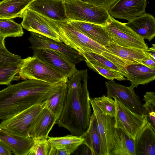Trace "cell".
<instances>
[{"mask_svg": "<svg viewBox=\"0 0 155 155\" xmlns=\"http://www.w3.org/2000/svg\"><path fill=\"white\" fill-rule=\"evenodd\" d=\"M34 140L27 155H48L51 145L48 139H36Z\"/></svg>", "mask_w": 155, "mask_h": 155, "instance_id": "obj_35", "label": "cell"}, {"mask_svg": "<svg viewBox=\"0 0 155 155\" xmlns=\"http://www.w3.org/2000/svg\"><path fill=\"white\" fill-rule=\"evenodd\" d=\"M18 75L22 80H40L52 85L68 79L63 72L34 55L22 59Z\"/></svg>", "mask_w": 155, "mask_h": 155, "instance_id": "obj_3", "label": "cell"}, {"mask_svg": "<svg viewBox=\"0 0 155 155\" xmlns=\"http://www.w3.org/2000/svg\"><path fill=\"white\" fill-rule=\"evenodd\" d=\"M33 51L40 48L53 50L64 55L75 64L85 61V58L80 53L62 42L57 41L41 35L31 32L28 38Z\"/></svg>", "mask_w": 155, "mask_h": 155, "instance_id": "obj_10", "label": "cell"}, {"mask_svg": "<svg viewBox=\"0 0 155 155\" xmlns=\"http://www.w3.org/2000/svg\"><path fill=\"white\" fill-rule=\"evenodd\" d=\"M125 25L137 34L149 41L155 36V19L152 15L146 13L125 23Z\"/></svg>", "mask_w": 155, "mask_h": 155, "instance_id": "obj_19", "label": "cell"}, {"mask_svg": "<svg viewBox=\"0 0 155 155\" xmlns=\"http://www.w3.org/2000/svg\"><path fill=\"white\" fill-rule=\"evenodd\" d=\"M82 2L108 9L117 0H79Z\"/></svg>", "mask_w": 155, "mask_h": 155, "instance_id": "obj_36", "label": "cell"}, {"mask_svg": "<svg viewBox=\"0 0 155 155\" xmlns=\"http://www.w3.org/2000/svg\"><path fill=\"white\" fill-rule=\"evenodd\" d=\"M147 56L142 60V64L149 68H155V60L147 54Z\"/></svg>", "mask_w": 155, "mask_h": 155, "instance_id": "obj_37", "label": "cell"}, {"mask_svg": "<svg viewBox=\"0 0 155 155\" xmlns=\"http://www.w3.org/2000/svg\"><path fill=\"white\" fill-rule=\"evenodd\" d=\"M142 114L147 118V123L155 131V94L153 91L147 92L143 96Z\"/></svg>", "mask_w": 155, "mask_h": 155, "instance_id": "obj_30", "label": "cell"}, {"mask_svg": "<svg viewBox=\"0 0 155 155\" xmlns=\"http://www.w3.org/2000/svg\"><path fill=\"white\" fill-rule=\"evenodd\" d=\"M24 32L21 24L16 22L12 19H0V37H19Z\"/></svg>", "mask_w": 155, "mask_h": 155, "instance_id": "obj_29", "label": "cell"}, {"mask_svg": "<svg viewBox=\"0 0 155 155\" xmlns=\"http://www.w3.org/2000/svg\"><path fill=\"white\" fill-rule=\"evenodd\" d=\"M127 74L125 77L130 81L132 88L139 85L147 84L155 79V68H149L143 64H133L126 67Z\"/></svg>", "mask_w": 155, "mask_h": 155, "instance_id": "obj_20", "label": "cell"}, {"mask_svg": "<svg viewBox=\"0 0 155 155\" xmlns=\"http://www.w3.org/2000/svg\"><path fill=\"white\" fill-rule=\"evenodd\" d=\"M22 18L21 25L25 30L62 42L56 22L27 8L24 11Z\"/></svg>", "mask_w": 155, "mask_h": 155, "instance_id": "obj_8", "label": "cell"}, {"mask_svg": "<svg viewBox=\"0 0 155 155\" xmlns=\"http://www.w3.org/2000/svg\"><path fill=\"white\" fill-rule=\"evenodd\" d=\"M82 136L84 139L83 144L86 145L89 148L91 154L101 155V146L97 122L94 112L91 117L89 127Z\"/></svg>", "mask_w": 155, "mask_h": 155, "instance_id": "obj_26", "label": "cell"}, {"mask_svg": "<svg viewBox=\"0 0 155 155\" xmlns=\"http://www.w3.org/2000/svg\"><path fill=\"white\" fill-rule=\"evenodd\" d=\"M87 66L89 68L109 80L115 79L119 81L127 80L120 72L115 70L104 68L93 64L85 60Z\"/></svg>", "mask_w": 155, "mask_h": 155, "instance_id": "obj_32", "label": "cell"}, {"mask_svg": "<svg viewBox=\"0 0 155 155\" xmlns=\"http://www.w3.org/2000/svg\"><path fill=\"white\" fill-rule=\"evenodd\" d=\"M32 0L33 1H34V0Z\"/></svg>", "mask_w": 155, "mask_h": 155, "instance_id": "obj_42", "label": "cell"}, {"mask_svg": "<svg viewBox=\"0 0 155 155\" xmlns=\"http://www.w3.org/2000/svg\"><path fill=\"white\" fill-rule=\"evenodd\" d=\"M58 32L62 42L81 53L91 52L100 54L106 49L84 35L68 21L57 22Z\"/></svg>", "mask_w": 155, "mask_h": 155, "instance_id": "obj_5", "label": "cell"}, {"mask_svg": "<svg viewBox=\"0 0 155 155\" xmlns=\"http://www.w3.org/2000/svg\"><path fill=\"white\" fill-rule=\"evenodd\" d=\"M27 8L56 22L69 20L64 0H35L29 4Z\"/></svg>", "mask_w": 155, "mask_h": 155, "instance_id": "obj_14", "label": "cell"}, {"mask_svg": "<svg viewBox=\"0 0 155 155\" xmlns=\"http://www.w3.org/2000/svg\"><path fill=\"white\" fill-rule=\"evenodd\" d=\"M45 103L32 106L12 117L2 120L0 124V128L11 134L28 137L29 129L35 118L45 107Z\"/></svg>", "mask_w": 155, "mask_h": 155, "instance_id": "obj_7", "label": "cell"}, {"mask_svg": "<svg viewBox=\"0 0 155 155\" xmlns=\"http://www.w3.org/2000/svg\"><path fill=\"white\" fill-rule=\"evenodd\" d=\"M69 21L89 22L104 26L109 20L107 9L79 0H64Z\"/></svg>", "mask_w": 155, "mask_h": 155, "instance_id": "obj_4", "label": "cell"}, {"mask_svg": "<svg viewBox=\"0 0 155 155\" xmlns=\"http://www.w3.org/2000/svg\"><path fill=\"white\" fill-rule=\"evenodd\" d=\"M33 55L63 72L69 78L77 71L75 64L61 53L49 49L40 48L33 51Z\"/></svg>", "mask_w": 155, "mask_h": 155, "instance_id": "obj_16", "label": "cell"}, {"mask_svg": "<svg viewBox=\"0 0 155 155\" xmlns=\"http://www.w3.org/2000/svg\"><path fill=\"white\" fill-rule=\"evenodd\" d=\"M109 155H136L134 140L121 129L114 128Z\"/></svg>", "mask_w": 155, "mask_h": 155, "instance_id": "obj_23", "label": "cell"}, {"mask_svg": "<svg viewBox=\"0 0 155 155\" xmlns=\"http://www.w3.org/2000/svg\"><path fill=\"white\" fill-rule=\"evenodd\" d=\"M12 153L10 149L0 140V155H11Z\"/></svg>", "mask_w": 155, "mask_h": 155, "instance_id": "obj_39", "label": "cell"}, {"mask_svg": "<svg viewBox=\"0 0 155 155\" xmlns=\"http://www.w3.org/2000/svg\"><path fill=\"white\" fill-rule=\"evenodd\" d=\"M56 121L54 116L45 106L31 124L28 132V137L33 139H48Z\"/></svg>", "mask_w": 155, "mask_h": 155, "instance_id": "obj_17", "label": "cell"}, {"mask_svg": "<svg viewBox=\"0 0 155 155\" xmlns=\"http://www.w3.org/2000/svg\"><path fill=\"white\" fill-rule=\"evenodd\" d=\"M114 99L116 107L114 128L121 129L134 140L147 123L146 117L133 112L119 100L115 97Z\"/></svg>", "mask_w": 155, "mask_h": 155, "instance_id": "obj_9", "label": "cell"}, {"mask_svg": "<svg viewBox=\"0 0 155 155\" xmlns=\"http://www.w3.org/2000/svg\"><path fill=\"white\" fill-rule=\"evenodd\" d=\"M70 154L65 150L51 146L48 155H69Z\"/></svg>", "mask_w": 155, "mask_h": 155, "instance_id": "obj_38", "label": "cell"}, {"mask_svg": "<svg viewBox=\"0 0 155 155\" xmlns=\"http://www.w3.org/2000/svg\"><path fill=\"white\" fill-rule=\"evenodd\" d=\"M115 44L124 47H133L146 51L148 47L144 39L128 27L110 16L109 20L104 25Z\"/></svg>", "mask_w": 155, "mask_h": 155, "instance_id": "obj_6", "label": "cell"}, {"mask_svg": "<svg viewBox=\"0 0 155 155\" xmlns=\"http://www.w3.org/2000/svg\"><path fill=\"white\" fill-rule=\"evenodd\" d=\"M68 90L67 84L64 83L56 93L45 103V107L48 109L58 120L63 109Z\"/></svg>", "mask_w": 155, "mask_h": 155, "instance_id": "obj_27", "label": "cell"}, {"mask_svg": "<svg viewBox=\"0 0 155 155\" xmlns=\"http://www.w3.org/2000/svg\"><path fill=\"white\" fill-rule=\"evenodd\" d=\"M93 99L104 115L115 118L116 107L114 99L105 95Z\"/></svg>", "mask_w": 155, "mask_h": 155, "instance_id": "obj_31", "label": "cell"}, {"mask_svg": "<svg viewBox=\"0 0 155 155\" xmlns=\"http://www.w3.org/2000/svg\"><path fill=\"white\" fill-rule=\"evenodd\" d=\"M145 52L155 60V44L152 45V47L150 48H148Z\"/></svg>", "mask_w": 155, "mask_h": 155, "instance_id": "obj_40", "label": "cell"}, {"mask_svg": "<svg viewBox=\"0 0 155 155\" xmlns=\"http://www.w3.org/2000/svg\"><path fill=\"white\" fill-rule=\"evenodd\" d=\"M105 84L107 90V96L112 98H116L133 112L142 115L143 104L134 88L121 85L114 80L105 81Z\"/></svg>", "mask_w": 155, "mask_h": 155, "instance_id": "obj_11", "label": "cell"}, {"mask_svg": "<svg viewBox=\"0 0 155 155\" xmlns=\"http://www.w3.org/2000/svg\"><path fill=\"white\" fill-rule=\"evenodd\" d=\"M90 63L100 67L110 69L121 73L124 77L127 74L126 67L133 64L106 49L101 54L91 52L80 53Z\"/></svg>", "mask_w": 155, "mask_h": 155, "instance_id": "obj_15", "label": "cell"}, {"mask_svg": "<svg viewBox=\"0 0 155 155\" xmlns=\"http://www.w3.org/2000/svg\"><path fill=\"white\" fill-rule=\"evenodd\" d=\"M0 140L15 155H27L34 142L31 137L11 134L1 128Z\"/></svg>", "mask_w": 155, "mask_h": 155, "instance_id": "obj_21", "label": "cell"}, {"mask_svg": "<svg viewBox=\"0 0 155 155\" xmlns=\"http://www.w3.org/2000/svg\"><path fill=\"white\" fill-rule=\"evenodd\" d=\"M22 60L21 56L10 52L7 49H0V68L17 65L21 63Z\"/></svg>", "mask_w": 155, "mask_h": 155, "instance_id": "obj_34", "label": "cell"}, {"mask_svg": "<svg viewBox=\"0 0 155 155\" xmlns=\"http://www.w3.org/2000/svg\"><path fill=\"white\" fill-rule=\"evenodd\" d=\"M155 131L147 123L137 134L134 140L136 155H155Z\"/></svg>", "mask_w": 155, "mask_h": 155, "instance_id": "obj_22", "label": "cell"}, {"mask_svg": "<svg viewBox=\"0 0 155 155\" xmlns=\"http://www.w3.org/2000/svg\"><path fill=\"white\" fill-rule=\"evenodd\" d=\"M90 102L97 119L100 141L101 155H109L112 148L115 118L104 115L93 98H90Z\"/></svg>", "mask_w": 155, "mask_h": 155, "instance_id": "obj_12", "label": "cell"}, {"mask_svg": "<svg viewBox=\"0 0 155 155\" xmlns=\"http://www.w3.org/2000/svg\"><path fill=\"white\" fill-rule=\"evenodd\" d=\"M62 83L52 85L38 80H25L0 91V120L8 119L31 107L45 103Z\"/></svg>", "mask_w": 155, "mask_h": 155, "instance_id": "obj_2", "label": "cell"}, {"mask_svg": "<svg viewBox=\"0 0 155 155\" xmlns=\"http://www.w3.org/2000/svg\"><path fill=\"white\" fill-rule=\"evenodd\" d=\"M147 0H117L108 9L114 18L129 21L146 13Z\"/></svg>", "mask_w": 155, "mask_h": 155, "instance_id": "obj_13", "label": "cell"}, {"mask_svg": "<svg viewBox=\"0 0 155 155\" xmlns=\"http://www.w3.org/2000/svg\"><path fill=\"white\" fill-rule=\"evenodd\" d=\"M105 48L110 53L132 64H142V60L147 56L144 50L133 47H124L110 42Z\"/></svg>", "mask_w": 155, "mask_h": 155, "instance_id": "obj_24", "label": "cell"}, {"mask_svg": "<svg viewBox=\"0 0 155 155\" xmlns=\"http://www.w3.org/2000/svg\"><path fill=\"white\" fill-rule=\"evenodd\" d=\"M5 39L4 38L0 37V49H7L5 45Z\"/></svg>", "mask_w": 155, "mask_h": 155, "instance_id": "obj_41", "label": "cell"}, {"mask_svg": "<svg viewBox=\"0 0 155 155\" xmlns=\"http://www.w3.org/2000/svg\"><path fill=\"white\" fill-rule=\"evenodd\" d=\"M88 77L87 70L85 69L77 70L68 78L64 107L56 123L75 136H82L87 131L92 114Z\"/></svg>", "mask_w": 155, "mask_h": 155, "instance_id": "obj_1", "label": "cell"}, {"mask_svg": "<svg viewBox=\"0 0 155 155\" xmlns=\"http://www.w3.org/2000/svg\"><path fill=\"white\" fill-rule=\"evenodd\" d=\"M68 22L79 31L103 47L107 46L112 40L104 26L77 21Z\"/></svg>", "mask_w": 155, "mask_h": 155, "instance_id": "obj_18", "label": "cell"}, {"mask_svg": "<svg viewBox=\"0 0 155 155\" xmlns=\"http://www.w3.org/2000/svg\"><path fill=\"white\" fill-rule=\"evenodd\" d=\"M20 64L5 68H0V85H9L11 82L19 78L18 74Z\"/></svg>", "mask_w": 155, "mask_h": 155, "instance_id": "obj_33", "label": "cell"}, {"mask_svg": "<svg viewBox=\"0 0 155 155\" xmlns=\"http://www.w3.org/2000/svg\"><path fill=\"white\" fill-rule=\"evenodd\" d=\"M48 139L51 146L65 150L70 154L75 151L79 146L83 144L84 140L82 136L72 134L62 137H48Z\"/></svg>", "mask_w": 155, "mask_h": 155, "instance_id": "obj_28", "label": "cell"}, {"mask_svg": "<svg viewBox=\"0 0 155 155\" xmlns=\"http://www.w3.org/2000/svg\"><path fill=\"white\" fill-rule=\"evenodd\" d=\"M31 0H2L0 1V19L22 18L24 11Z\"/></svg>", "mask_w": 155, "mask_h": 155, "instance_id": "obj_25", "label": "cell"}]
</instances>
